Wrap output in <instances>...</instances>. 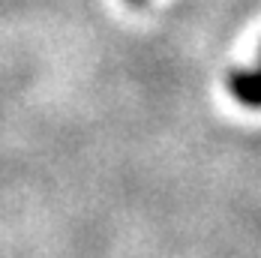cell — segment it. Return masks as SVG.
<instances>
[{
  "label": "cell",
  "mask_w": 261,
  "mask_h": 258,
  "mask_svg": "<svg viewBox=\"0 0 261 258\" xmlns=\"http://www.w3.org/2000/svg\"><path fill=\"white\" fill-rule=\"evenodd\" d=\"M228 93L234 96L237 105L249 111H261V57L255 60L252 69H237L228 78Z\"/></svg>",
  "instance_id": "6da1fadb"
},
{
  "label": "cell",
  "mask_w": 261,
  "mask_h": 258,
  "mask_svg": "<svg viewBox=\"0 0 261 258\" xmlns=\"http://www.w3.org/2000/svg\"><path fill=\"white\" fill-rule=\"evenodd\" d=\"M126 3H129V6H144L147 0H126Z\"/></svg>",
  "instance_id": "7a4b0ae2"
}]
</instances>
